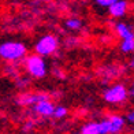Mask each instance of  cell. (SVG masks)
Instances as JSON below:
<instances>
[{
	"mask_svg": "<svg viewBox=\"0 0 134 134\" xmlns=\"http://www.w3.org/2000/svg\"><path fill=\"white\" fill-rule=\"evenodd\" d=\"M27 55V48L19 41H5L0 44V58L7 62H18L25 59Z\"/></svg>",
	"mask_w": 134,
	"mask_h": 134,
	"instance_id": "1",
	"label": "cell"
},
{
	"mask_svg": "<svg viewBox=\"0 0 134 134\" xmlns=\"http://www.w3.org/2000/svg\"><path fill=\"white\" fill-rule=\"evenodd\" d=\"M23 64H25V70L27 71V74L36 78V80H40V78H44L47 74V63L45 60L42 59V56L38 55H29L23 59Z\"/></svg>",
	"mask_w": 134,
	"mask_h": 134,
	"instance_id": "2",
	"label": "cell"
},
{
	"mask_svg": "<svg viewBox=\"0 0 134 134\" xmlns=\"http://www.w3.org/2000/svg\"><path fill=\"white\" fill-rule=\"evenodd\" d=\"M59 48V41L53 34H45L34 44V52L38 56H49Z\"/></svg>",
	"mask_w": 134,
	"mask_h": 134,
	"instance_id": "3",
	"label": "cell"
},
{
	"mask_svg": "<svg viewBox=\"0 0 134 134\" xmlns=\"http://www.w3.org/2000/svg\"><path fill=\"white\" fill-rule=\"evenodd\" d=\"M51 100V94L49 93H44V92H37V93H32V92H23L19 93L15 99V103L18 105L22 107H29V105H36L41 101H48Z\"/></svg>",
	"mask_w": 134,
	"mask_h": 134,
	"instance_id": "4",
	"label": "cell"
},
{
	"mask_svg": "<svg viewBox=\"0 0 134 134\" xmlns=\"http://www.w3.org/2000/svg\"><path fill=\"white\" fill-rule=\"evenodd\" d=\"M127 96H129V92H127L125 85L116 83V85H114V86L104 90L103 99L107 103H111V104H118V103H123L127 99Z\"/></svg>",
	"mask_w": 134,
	"mask_h": 134,
	"instance_id": "5",
	"label": "cell"
},
{
	"mask_svg": "<svg viewBox=\"0 0 134 134\" xmlns=\"http://www.w3.org/2000/svg\"><path fill=\"white\" fill-rule=\"evenodd\" d=\"M55 109H56V107H55V104H53L51 100H48V101H41V103H38V104H36V105L33 107L34 114H37L38 116H42V118L53 116Z\"/></svg>",
	"mask_w": 134,
	"mask_h": 134,
	"instance_id": "6",
	"label": "cell"
},
{
	"mask_svg": "<svg viewBox=\"0 0 134 134\" xmlns=\"http://www.w3.org/2000/svg\"><path fill=\"white\" fill-rule=\"evenodd\" d=\"M127 7H129V4H127L126 0H118L116 3L112 4L111 7L108 8V14L114 18H122L126 14Z\"/></svg>",
	"mask_w": 134,
	"mask_h": 134,
	"instance_id": "7",
	"label": "cell"
},
{
	"mask_svg": "<svg viewBox=\"0 0 134 134\" xmlns=\"http://www.w3.org/2000/svg\"><path fill=\"white\" fill-rule=\"evenodd\" d=\"M108 120L111 123V134H118L123 130L125 127V119L120 115H109Z\"/></svg>",
	"mask_w": 134,
	"mask_h": 134,
	"instance_id": "8",
	"label": "cell"
},
{
	"mask_svg": "<svg viewBox=\"0 0 134 134\" xmlns=\"http://www.w3.org/2000/svg\"><path fill=\"white\" fill-rule=\"evenodd\" d=\"M115 32H116V34L122 40L134 37V33H133V30L130 29V26L126 25V23H123V22H118L116 25H115Z\"/></svg>",
	"mask_w": 134,
	"mask_h": 134,
	"instance_id": "9",
	"label": "cell"
},
{
	"mask_svg": "<svg viewBox=\"0 0 134 134\" xmlns=\"http://www.w3.org/2000/svg\"><path fill=\"white\" fill-rule=\"evenodd\" d=\"M80 134H100L99 122H88L81 127Z\"/></svg>",
	"mask_w": 134,
	"mask_h": 134,
	"instance_id": "10",
	"label": "cell"
},
{
	"mask_svg": "<svg viewBox=\"0 0 134 134\" xmlns=\"http://www.w3.org/2000/svg\"><path fill=\"white\" fill-rule=\"evenodd\" d=\"M120 49H122V52H125V53L133 52V51H134V37L126 38V40H122Z\"/></svg>",
	"mask_w": 134,
	"mask_h": 134,
	"instance_id": "11",
	"label": "cell"
},
{
	"mask_svg": "<svg viewBox=\"0 0 134 134\" xmlns=\"http://www.w3.org/2000/svg\"><path fill=\"white\" fill-rule=\"evenodd\" d=\"M64 25L70 30H80L82 27V22L78 19V18H70V19H67L64 22Z\"/></svg>",
	"mask_w": 134,
	"mask_h": 134,
	"instance_id": "12",
	"label": "cell"
},
{
	"mask_svg": "<svg viewBox=\"0 0 134 134\" xmlns=\"http://www.w3.org/2000/svg\"><path fill=\"white\" fill-rule=\"evenodd\" d=\"M99 129H100V134H111V123H109L108 118L99 122Z\"/></svg>",
	"mask_w": 134,
	"mask_h": 134,
	"instance_id": "13",
	"label": "cell"
},
{
	"mask_svg": "<svg viewBox=\"0 0 134 134\" xmlns=\"http://www.w3.org/2000/svg\"><path fill=\"white\" fill-rule=\"evenodd\" d=\"M67 108L63 107V105H58L56 109H55V114H53V118L55 119H63L66 115H67Z\"/></svg>",
	"mask_w": 134,
	"mask_h": 134,
	"instance_id": "14",
	"label": "cell"
},
{
	"mask_svg": "<svg viewBox=\"0 0 134 134\" xmlns=\"http://www.w3.org/2000/svg\"><path fill=\"white\" fill-rule=\"evenodd\" d=\"M5 72H7L10 77L15 78V80L19 78V71H18V69L15 66H7V67H5Z\"/></svg>",
	"mask_w": 134,
	"mask_h": 134,
	"instance_id": "15",
	"label": "cell"
},
{
	"mask_svg": "<svg viewBox=\"0 0 134 134\" xmlns=\"http://www.w3.org/2000/svg\"><path fill=\"white\" fill-rule=\"evenodd\" d=\"M34 126H36V120H34V119H27L25 123H23L22 130L25 131V133H29L30 130H33V129H34Z\"/></svg>",
	"mask_w": 134,
	"mask_h": 134,
	"instance_id": "16",
	"label": "cell"
},
{
	"mask_svg": "<svg viewBox=\"0 0 134 134\" xmlns=\"http://www.w3.org/2000/svg\"><path fill=\"white\" fill-rule=\"evenodd\" d=\"M97 5H100V7H105V8H109L112 4H115L118 2V0H94Z\"/></svg>",
	"mask_w": 134,
	"mask_h": 134,
	"instance_id": "17",
	"label": "cell"
},
{
	"mask_svg": "<svg viewBox=\"0 0 134 134\" xmlns=\"http://www.w3.org/2000/svg\"><path fill=\"white\" fill-rule=\"evenodd\" d=\"M52 74H53L55 77H58L59 80H64V78H66L64 71H63V70H60L59 67H55V69L52 70Z\"/></svg>",
	"mask_w": 134,
	"mask_h": 134,
	"instance_id": "18",
	"label": "cell"
},
{
	"mask_svg": "<svg viewBox=\"0 0 134 134\" xmlns=\"http://www.w3.org/2000/svg\"><path fill=\"white\" fill-rule=\"evenodd\" d=\"M27 85H29V80H27V78H22V77H19V78H18V80H16V86L18 88H25V86H27Z\"/></svg>",
	"mask_w": 134,
	"mask_h": 134,
	"instance_id": "19",
	"label": "cell"
},
{
	"mask_svg": "<svg viewBox=\"0 0 134 134\" xmlns=\"http://www.w3.org/2000/svg\"><path fill=\"white\" fill-rule=\"evenodd\" d=\"M126 119H127V122H130V123H134V109H133V111H130L129 114H127Z\"/></svg>",
	"mask_w": 134,
	"mask_h": 134,
	"instance_id": "20",
	"label": "cell"
},
{
	"mask_svg": "<svg viewBox=\"0 0 134 134\" xmlns=\"http://www.w3.org/2000/svg\"><path fill=\"white\" fill-rule=\"evenodd\" d=\"M129 66H130V67H133V69H134V58H133V59L130 60V63H129Z\"/></svg>",
	"mask_w": 134,
	"mask_h": 134,
	"instance_id": "21",
	"label": "cell"
},
{
	"mask_svg": "<svg viewBox=\"0 0 134 134\" xmlns=\"http://www.w3.org/2000/svg\"><path fill=\"white\" fill-rule=\"evenodd\" d=\"M130 93H131V96L134 97V83H133V88H131V90H130Z\"/></svg>",
	"mask_w": 134,
	"mask_h": 134,
	"instance_id": "22",
	"label": "cell"
},
{
	"mask_svg": "<svg viewBox=\"0 0 134 134\" xmlns=\"http://www.w3.org/2000/svg\"><path fill=\"white\" fill-rule=\"evenodd\" d=\"M41 2H51V0H41Z\"/></svg>",
	"mask_w": 134,
	"mask_h": 134,
	"instance_id": "23",
	"label": "cell"
}]
</instances>
